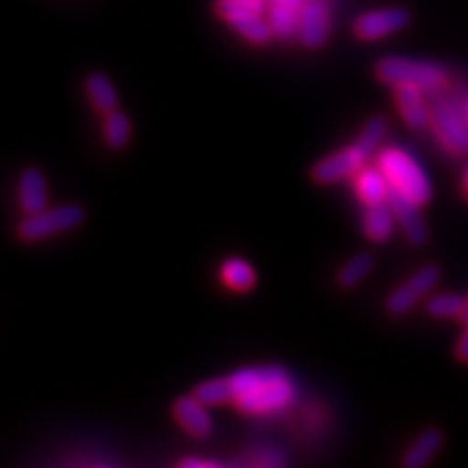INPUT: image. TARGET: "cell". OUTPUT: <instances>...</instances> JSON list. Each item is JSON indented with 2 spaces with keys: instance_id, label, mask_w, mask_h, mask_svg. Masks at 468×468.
Returning <instances> with one entry per match:
<instances>
[{
  "instance_id": "27",
  "label": "cell",
  "mask_w": 468,
  "mask_h": 468,
  "mask_svg": "<svg viewBox=\"0 0 468 468\" xmlns=\"http://www.w3.org/2000/svg\"><path fill=\"white\" fill-rule=\"evenodd\" d=\"M455 354H457V359L461 363H468V326L461 334V338H459L457 347H455Z\"/></svg>"
},
{
  "instance_id": "1",
  "label": "cell",
  "mask_w": 468,
  "mask_h": 468,
  "mask_svg": "<svg viewBox=\"0 0 468 468\" xmlns=\"http://www.w3.org/2000/svg\"><path fill=\"white\" fill-rule=\"evenodd\" d=\"M232 406L246 416L282 414L297 399V383L282 365H252L229 375Z\"/></svg>"
},
{
  "instance_id": "2",
  "label": "cell",
  "mask_w": 468,
  "mask_h": 468,
  "mask_svg": "<svg viewBox=\"0 0 468 468\" xmlns=\"http://www.w3.org/2000/svg\"><path fill=\"white\" fill-rule=\"evenodd\" d=\"M387 117H369L367 123L363 125L359 137L354 143L318 160L311 168V178L318 186H332L354 178V176L367 165V160L380 151V144L387 139Z\"/></svg>"
},
{
  "instance_id": "23",
  "label": "cell",
  "mask_w": 468,
  "mask_h": 468,
  "mask_svg": "<svg viewBox=\"0 0 468 468\" xmlns=\"http://www.w3.org/2000/svg\"><path fill=\"white\" fill-rule=\"evenodd\" d=\"M464 297L457 295V292H437V295H430L426 301V313L431 318L449 320L459 318L463 311Z\"/></svg>"
},
{
  "instance_id": "26",
  "label": "cell",
  "mask_w": 468,
  "mask_h": 468,
  "mask_svg": "<svg viewBox=\"0 0 468 468\" xmlns=\"http://www.w3.org/2000/svg\"><path fill=\"white\" fill-rule=\"evenodd\" d=\"M178 466H182V468H217V466H223V463L221 461H215V459L187 457V459H182L178 463Z\"/></svg>"
},
{
  "instance_id": "17",
  "label": "cell",
  "mask_w": 468,
  "mask_h": 468,
  "mask_svg": "<svg viewBox=\"0 0 468 468\" xmlns=\"http://www.w3.org/2000/svg\"><path fill=\"white\" fill-rule=\"evenodd\" d=\"M443 431L439 428L423 430L414 443L410 445L402 457V466L406 468H421L430 464L439 451L443 447Z\"/></svg>"
},
{
  "instance_id": "31",
  "label": "cell",
  "mask_w": 468,
  "mask_h": 468,
  "mask_svg": "<svg viewBox=\"0 0 468 468\" xmlns=\"http://www.w3.org/2000/svg\"><path fill=\"white\" fill-rule=\"evenodd\" d=\"M463 110H464V115H466V120H468V94L463 98Z\"/></svg>"
},
{
  "instance_id": "6",
  "label": "cell",
  "mask_w": 468,
  "mask_h": 468,
  "mask_svg": "<svg viewBox=\"0 0 468 468\" xmlns=\"http://www.w3.org/2000/svg\"><path fill=\"white\" fill-rule=\"evenodd\" d=\"M86 211L79 203H65L57 207H46L34 215H24L16 234L24 242H41L61 232H69L84 223Z\"/></svg>"
},
{
  "instance_id": "22",
  "label": "cell",
  "mask_w": 468,
  "mask_h": 468,
  "mask_svg": "<svg viewBox=\"0 0 468 468\" xmlns=\"http://www.w3.org/2000/svg\"><path fill=\"white\" fill-rule=\"evenodd\" d=\"M299 8H292L287 5L271 3L270 10V26L273 29V36L280 39H292L299 34Z\"/></svg>"
},
{
  "instance_id": "29",
  "label": "cell",
  "mask_w": 468,
  "mask_h": 468,
  "mask_svg": "<svg viewBox=\"0 0 468 468\" xmlns=\"http://www.w3.org/2000/svg\"><path fill=\"white\" fill-rule=\"evenodd\" d=\"M459 320L463 322L464 326H468V295L464 297V303H463V311H461V316H459Z\"/></svg>"
},
{
  "instance_id": "19",
  "label": "cell",
  "mask_w": 468,
  "mask_h": 468,
  "mask_svg": "<svg viewBox=\"0 0 468 468\" xmlns=\"http://www.w3.org/2000/svg\"><path fill=\"white\" fill-rule=\"evenodd\" d=\"M373 268H375V256L371 252H357L338 270L335 282H338L342 289H356L359 283L367 280Z\"/></svg>"
},
{
  "instance_id": "24",
  "label": "cell",
  "mask_w": 468,
  "mask_h": 468,
  "mask_svg": "<svg viewBox=\"0 0 468 468\" xmlns=\"http://www.w3.org/2000/svg\"><path fill=\"white\" fill-rule=\"evenodd\" d=\"M420 299L421 297L418 295V292L412 287H410L408 283H404V285L397 287V289L390 292V295L385 301V306H387L388 314H392V316H404V314H408L410 311L414 309Z\"/></svg>"
},
{
  "instance_id": "11",
  "label": "cell",
  "mask_w": 468,
  "mask_h": 468,
  "mask_svg": "<svg viewBox=\"0 0 468 468\" xmlns=\"http://www.w3.org/2000/svg\"><path fill=\"white\" fill-rule=\"evenodd\" d=\"M330 18L326 6L320 0H304L299 14V41L304 48L318 49L326 43Z\"/></svg>"
},
{
  "instance_id": "15",
  "label": "cell",
  "mask_w": 468,
  "mask_h": 468,
  "mask_svg": "<svg viewBox=\"0 0 468 468\" xmlns=\"http://www.w3.org/2000/svg\"><path fill=\"white\" fill-rule=\"evenodd\" d=\"M397 225H399L397 217H394V211L388 205V201L371 205V207H365L363 211L361 229L365 237H367L371 242L383 244L390 240L394 227Z\"/></svg>"
},
{
  "instance_id": "30",
  "label": "cell",
  "mask_w": 468,
  "mask_h": 468,
  "mask_svg": "<svg viewBox=\"0 0 468 468\" xmlns=\"http://www.w3.org/2000/svg\"><path fill=\"white\" fill-rule=\"evenodd\" d=\"M463 186H464V194H466V197H468V166H466V170H464V178H463Z\"/></svg>"
},
{
  "instance_id": "3",
  "label": "cell",
  "mask_w": 468,
  "mask_h": 468,
  "mask_svg": "<svg viewBox=\"0 0 468 468\" xmlns=\"http://www.w3.org/2000/svg\"><path fill=\"white\" fill-rule=\"evenodd\" d=\"M377 165L385 172L394 192L418 203L420 207L428 205L433 189L426 170L418 160L400 146H385L377 153Z\"/></svg>"
},
{
  "instance_id": "12",
  "label": "cell",
  "mask_w": 468,
  "mask_h": 468,
  "mask_svg": "<svg viewBox=\"0 0 468 468\" xmlns=\"http://www.w3.org/2000/svg\"><path fill=\"white\" fill-rule=\"evenodd\" d=\"M388 205L394 211V217H397V223L402 229L404 237L410 244L414 246H423L428 242L430 234H428V227L426 221H423L421 217V207L418 203L410 201L408 197L397 194L392 189L390 196H388Z\"/></svg>"
},
{
  "instance_id": "21",
  "label": "cell",
  "mask_w": 468,
  "mask_h": 468,
  "mask_svg": "<svg viewBox=\"0 0 468 468\" xmlns=\"http://www.w3.org/2000/svg\"><path fill=\"white\" fill-rule=\"evenodd\" d=\"M192 394L209 408L232 404V385H230L229 375L203 380V383L194 387Z\"/></svg>"
},
{
  "instance_id": "28",
  "label": "cell",
  "mask_w": 468,
  "mask_h": 468,
  "mask_svg": "<svg viewBox=\"0 0 468 468\" xmlns=\"http://www.w3.org/2000/svg\"><path fill=\"white\" fill-rule=\"evenodd\" d=\"M271 3H280V5H287V6H292V8H303L304 0H271Z\"/></svg>"
},
{
  "instance_id": "14",
  "label": "cell",
  "mask_w": 468,
  "mask_h": 468,
  "mask_svg": "<svg viewBox=\"0 0 468 468\" xmlns=\"http://www.w3.org/2000/svg\"><path fill=\"white\" fill-rule=\"evenodd\" d=\"M351 180H354L356 196L363 203V207H371V205L388 201L392 187L385 172L378 168V165H365Z\"/></svg>"
},
{
  "instance_id": "9",
  "label": "cell",
  "mask_w": 468,
  "mask_h": 468,
  "mask_svg": "<svg viewBox=\"0 0 468 468\" xmlns=\"http://www.w3.org/2000/svg\"><path fill=\"white\" fill-rule=\"evenodd\" d=\"M394 104L402 117V122L414 131L430 127L431 122V104L426 92L414 84L394 86Z\"/></svg>"
},
{
  "instance_id": "18",
  "label": "cell",
  "mask_w": 468,
  "mask_h": 468,
  "mask_svg": "<svg viewBox=\"0 0 468 468\" xmlns=\"http://www.w3.org/2000/svg\"><path fill=\"white\" fill-rule=\"evenodd\" d=\"M221 282L227 289L234 291V292H248L256 287V270L250 261H246L244 258L239 256H232L227 258L221 263Z\"/></svg>"
},
{
  "instance_id": "20",
  "label": "cell",
  "mask_w": 468,
  "mask_h": 468,
  "mask_svg": "<svg viewBox=\"0 0 468 468\" xmlns=\"http://www.w3.org/2000/svg\"><path fill=\"white\" fill-rule=\"evenodd\" d=\"M101 133H104V141L112 151H123L131 141V127L129 115L122 110H113L104 115V125H101Z\"/></svg>"
},
{
  "instance_id": "13",
  "label": "cell",
  "mask_w": 468,
  "mask_h": 468,
  "mask_svg": "<svg viewBox=\"0 0 468 468\" xmlns=\"http://www.w3.org/2000/svg\"><path fill=\"white\" fill-rule=\"evenodd\" d=\"M49 187L46 174L37 166H27L18 176V207L24 215L39 213L49 207Z\"/></svg>"
},
{
  "instance_id": "8",
  "label": "cell",
  "mask_w": 468,
  "mask_h": 468,
  "mask_svg": "<svg viewBox=\"0 0 468 468\" xmlns=\"http://www.w3.org/2000/svg\"><path fill=\"white\" fill-rule=\"evenodd\" d=\"M410 24V12L399 6L365 12L354 22V34L363 41H377L400 32Z\"/></svg>"
},
{
  "instance_id": "5",
  "label": "cell",
  "mask_w": 468,
  "mask_h": 468,
  "mask_svg": "<svg viewBox=\"0 0 468 468\" xmlns=\"http://www.w3.org/2000/svg\"><path fill=\"white\" fill-rule=\"evenodd\" d=\"M430 127L445 153L455 158L468 156V120L463 100L443 96L431 101Z\"/></svg>"
},
{
  "instance_id": "16",
  "label": "cell",
  "mask_w": 468,
  "mask_h": 468,
  "mask_svg": "<svg viewBox=\"0 0 468 468\" xmlns=\"http://www.w3.org/2000/svg\"><path fill=\"white\" fill-rule=\"evenodd\" d=\"M84 92L88 96V101H90V106L101 115H106L113 110H120V96H117L112 79L104 75V72H88L84 79Z\"/></svg>"
},
{
  "instance_id": "4",
  "label": "cell",
  "mask_w": 468,
  "mask_h": 468,
  "mask_svg": "<svg viewBox=\"0 0 468 468\" xmlns=\"http://www.w3.org/2000/svg\"><path fill=\"white\" fill-rule=\"evenodd\" d=\"M375 77L387 86L414 84L426 94H435L447 82V72L430 61H416L408 57H385L375 65Z\"/></svg>"
},
{
  "instance_id": "10",
  "label": "cell",
  "mask_w": 468,
  "mask_h": 468,
  "mask_svg": "<svg viewBox=\"0 0 468 468\" xmlns=\"http://www.w3.org/2000/svg\"><path fill=\"white\" fill-rule=\"evenodd\" d=\"M172 416L176 423L192 437L205 439L213 431V418L209 414V406H205L194 394L176 399L172 404Z\"/></svg>"
},
{
  "instance_id": "25",
  "label": "cell",
  "mask_w": 468,
  "mask_h": 468,
  "mask_svg": "<svg viewBox=\"0 0 468 468\" xmlns=\"http://www.w3.org/2000/svg\"><path fill=\"white\" fill-rule=\"evenodd\" d=\"M439 277H441V270H439L437 263H428V266H421L410 275V280L406 283L412 287L420 297H428L437 285Z\"/></svg>"
},
{
  "instance_id": "7",
  "label": "cell",
  "mask_w": 468,
  "mask_h": 468,
  "mask_svg": "<svg viewBox=\"0 0 468 468\" xmlns=\"http://www.w3.org/2000/svg\"><path fill=\"white\" fill-rule=\"evenodd\" d=\"M217 14L234 32L242 36L246 41L254 43V46H266L273 37L270 22L263 20L258 10L239 3V0H218Z\"/></svg>"
}]
</instances>
